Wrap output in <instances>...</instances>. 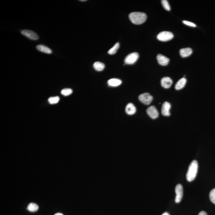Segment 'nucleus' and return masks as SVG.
Wrapping results in <instances>:
<instances>
[{"label": "nucleus", "instance_id": "1", "mask_svg": "<svg viewBox=\"0 0 215 215\" xmlns=\"http://www.w3.org/2000/svg\"><path fill=\"white\" fill-rule=\"evenodd\" d=\"M129 17L132 23L137 25H140L142 24L146 21L147 15L144 12H136L130 14Z\"/></svg>", "mask_w": 215, "mask_h": 215}, {"label": "nucleus", "instance_id": "2", "mask_svg": "<svg viewBox=\"0 0 215 215\" xmlns=\"http://www.w3.org/2000/svg\"><path fill=\"white\" fill-rule=\"evenodd\" d=\"M198 163L196 160H193L189 165L186 175V178L189 182H191L195 179L197 173Z\"/></svg>", "mask_w": 215, "mask_h": 215}, {"label": "nucleus", "instance_id": "3", "mask_svg": "<svg viewBox=\"0 0 215 215\" xmlns=\"http://www.w3.org/2000/svg\"><path fill=\"white\" fill-rule=\"evenodd\" d=\"M139 57V55L137 52L132 53L127 55L125 58V64L127 65H132L137 61Z\"/></svg>", "mask_w": 215, "mask_h": 215}, {"label": "nucleus", "instance_id": "4", "mask_svg": "<svg viewBox=\"0 0 215 215\" xmlns=\"http://www.w3.org/2000/svg\"><path fill=\"white\" fill-rule=\"evenodd\" d=\"M173 34L171 32L168 31H163L161 32L158 34L157 38L159 41L162 42H167L173 38Z\"/></svg>", "mask_w": 215, "mask_h": 215}, {"label": "nucleus", "instance_id": "5", "mask_svg": "<svg viewBox=\"0 0 215 215\" xmlns=\"http://www.w3.org/2000/svg\"><path fill=\"white\" fill-rule=\"evenodd\" d=\"M139 99L141 102L145 105H149L152 101L153 96L148 93L141 94L139 96Z\"/></svg>", "mask_w": 215, "mask_h": 215}, {"label": "nucleus", "instance_id": "6", "mask_svg": "<svg viewBox=\"0 0 215 215\" xmlns=\"http://www.w3.org/2000/svg\"><path fill=\"white\" fill-rule=\"evenodd\" d=\"M21 33L22 34L25 36L27 38L33 40H36L39 38L38 35L33 31L24 29L22 31Z\"/></svg>", "mask_w": 215, "mask_h": 215}, {"label": "nucleus", "instance_id": "7", "mask_svg": "<svg viewBox=\"0 0 215 215\" xmlns=\"http://www.w3.org/2000/svg\"><path fill=\"white\" fill-rule=\"evenodd\" d=\"M175 192L176 196L175 202L176 203H179L181 201L183 196V188L181 184H178L176 186Z\"/></svg>", "mask_w": 215, "mask_h": 215}, {"label": "nucleus", "instance_id": "8", "mask_svg": "<svg viewBox=\"0 0 215 215\" xmlns=\"http://www.w3.org/2000/svg\"><path fill=\"white\" fill-rule=\"evenodd\" d=\"M147 113L151 118L153 119H156L159 116V113L156 108L153 106H149L146 110Z\"/></svg>", "mask_w": 215, "mask_h": 215}, {"label": "nucleus", "instance_id": "9", "mask_svg": "<svg viewBox=\"0 0 215 215\" xmlns=\"http://www.w3.org/2000/svg\"><path fill=\"white\" fill-rule=\"evenodd\" d=\"M171 108V105L168 102H165L163 103L161 109L162 115L165 116H169L170 115V110Z\"/></svg>", "mask_w": 215, "mask_h": 215}, {"label": "nucleus", "instance_id": "10", "mask_svg": "<svg viewBox=\"0 0 215 215\" xmlns=\"http://www.w3.org/2000/svg\"><path fill=\"white\" fill-rule=\"evenodd\" d=\"M157 59L158 63L162 66H166L169 63V59L164 55L160 54L157 55Z\"/></svg>", "mask_w": 215, "mask_h": 215}, {"label": "nucleus", "instance_id": "11", "mask_svg": "<svg viewBox=\"0 0 215 215\" xmlns=\"http://www.w3.org/2000/svg\"><path fill=\"white\" fill-rule=\"evenodd\" d=\"M172 81L170 77H165L161 80V85L162 87L165 88H168L172 85Z\"/></svg>", "mask_w": 215, "mask_h": 215}, {"label": "nucleus", "instance_id": "12", "mask_svg": "<svg viewBox=\"0 0 215 215\" xmlns=\"http://www.w3.org/2000/svg\"><path fill=\"white\" fill-rule=\"evenodd\" d=\"M136 109L135 106L131 103L127 104L126 107V112L128 115H132L136 113Z\"/></svg>", "mask_w": 215, "mask_h": 215}, {"label": "nucleus", "instance_id": "13", "mask_svg": "<svg viewBox=\"0 0 215 215\" xmlns=\"http://www.w3.org/2000/svg\"><path fill=\"white\" fill-rule=\"evenodd\" d=\"M192 50L189 47L181 49L180 50V55L182 57H186L190 56L192 54Z\"/></svg>", "mask_w": 215, "mask_h": 215}, {"label": "nucleus", "instance_id": "14", "mask_svg": "<svg viewBox=\"0 0 215 215\" xmlns=\"http://www.w3.org/2000/svg\"><path fill=\"white\" fill-rule=\"evenodd\" d=\"M36 47L38 51L44 53L51 54L52 53V50L47 46H45L43 45H38L36 46Z\"/></svg>", "mask_w": 215, "mask_h": 215}, {"label": "nucleus", "instance_id": "15", "mask_svg": "<svg viewBox=\"0 0 215 215\" xmlns=\"http://www.w3.org/2000/svg\"><path fill=\"white\" fill-rule=\"evenodd\" d=\"M186 83V78H182L180 79L178 81L177 83L176 84L175 86V88L177 90H179L185 87Z\"/></svg>", "mask_w": 215, "mask_h": 215}, {"label": "nucleus", "instance_id": "16", "mask_svg": "<svg viewBox=\"0 0 215 215\" xmlns=\"http://www.w3.org/2000/svg\"><path fill=\"white\" fill-rule=\"evenodd\" d=\"M108 84L112 87H117L122 83V81L118 78H112L108 81Z\"/></svg>", "mask_w": 215, "mask_h": 215}, {"label": "nucleus", "instance_id": "17", "mask_svg": "<svg viewBox=\"0 0 215 215\" xmlns=\"http://www.w3.org/2000/svg\"><path fill=\"white\" fill-rule=\"evenodd\" d=\"M94 69L98 71H101L103 70L105 68V65L103 63L97 61L93 64Z\"/></svg>", "mask_w": 215, "mask_h": 215}, {"label": "nucleus", "instance_id": "18", "mask_svg": "<svg viewBox=\"0 0 215 215\" xmlns=\"http://www.w3.org/2000/svg\"><path fill=\"white\" fill-rule=\"evenodd\" d=\"M39 207L35 203H30L28 205L27 209L31 212H35L38 210Z\"/></svg>", "mask_w": 215, "mask_h": 215}, {"label": "nucleus", "instance_id": "19", "mask_svg": "<svg viewBox=\"0 0 215 215\" xmlns=\"http://www.w3.org/2000/svg\"><path fill=\"white\" fill-rule=\"evenodd\" d=\"M120 43H116L115 45L113 46V47L111 48L108 51V54L110 55H114L116 53L117 50L119 48Z\"/></svg>", "mask_w": 215, "mask_h": 215}, {"label": "nucleus", "instance_id": "20", "mask_svg": "<svg viewBox=\"0 0 215 215\" xmlns=\"http://www.w3.org/2000/svg\"><path fill=\"white\" fill-rule=\"evenodd\" d=\"M59 100H60V97L58 96L50 97L48 99V102L51 104L57 103L59 102Z\"/></svg>", "mask_w": 215, "mask_h": 215}, {"label": "nucleus", "instance_id": "21", "mask_svg": "<svg viewBox=\"0 0 215 215\" xmlns=\"http://www.w3.org/2000/svg\"><path fill=\"white\" fill-rule=\"evenodd\" d=\"M73 92V91L71 88H64L61 90V93L65 96H68L70 95Z\"/></svg>", "mask_w": 215, "mask_h": 215}, {"label": "nucleus", "instance_id": "22", "mask_svg": "<svg viewBox=\"0 0 215 215\" xmlns=\"http://www.w3.org/2000/svg\"><path fill=\"white\" fill-rule=\"evenodd\" d=\"M209 197L211 201L215 204V188L210 192Z\"/></svg>", "mask_w": 215, "mask_h": 215}, {"label": "nucleus", "instance_id": "23", "mask_svg": "<svg viewBox=\"0 0 215 215\" xmlns=\"http://www.w3.org/2000/svg\"><path fill=\"white\" fill-rule=\"evenodd\" d=\"M162 5L164 8L167 11H170L171 10V7L169 5V3L168 1L167 0H163L161 1Z\"/></svg>", "mask_w": 215, "mask_h": 215}, {"label": "nucleus", "instance_id": "24", "mask_svg": "<svg viewBox=\"0 0 215 215\" xmlns=\"http://www.w3.org/2000/svg\"><path fill=\"white\" fill-rule=\"evenodd\" d=\"M182 23H184L185 25L193 27H195L196 26V25L194 23L192 22H190L186 21V20H183L182 21Z\"/></svg>", "mask_w": 215, "mask_h": 215}, {"label": "nucleus", "instance_id": "25", "mask_svg": "<svg viewBox=\"0 0 215 215\" xmlns=\"http://www.w3.org/2000/svg\"><path fill=\"white\" fill-rule=\"evenodd\" d=\"M198 215H208L207 213H206L204 211H201V212H199V214Z\"/></svg>", "mask_w": 215, "mask_h": 215}, {"label": "nucleus", "instance_id": "26", "mask_svg": "<svg viewBox=\"0 0 215 215\" xmlns=\"http://www.w3.org/2000/svg\"><path fill=\"white\" fill-rule=\"evenodd\" d=\"M162 215H170L169 213H168V212H165V213H163V214Z\"/></svg>", "mask_w": 215, "mask_h": 215}, {"label": "nucleus", "instance_id": "27", "mask_svg": "<svg viewBox=\"0 0 215 215\" xmlns=\"http://www.w3.org/2000/svg\"><path fill=\"white\" fill-rule=\"evenodd\" d=\"M54 215H64L62 214V213H55V214Z\"/></svg>", "mask_w": 215, "mask_h": 215}, {"label": "nucleus", "instance_id": "28", "mask_svg": "<svg viewBox=\"0 0 215 215\" xmlns=\"http://www.w3.org/2000/svg\"><path fill=\"white\" fill-rule=\"evenodd\" d=\"M81 1V2H83V1H87L86 0H81V1Z\"/></svg>", "mask_w": 215, "mask_h": 215}]
</instances>
